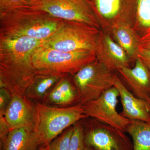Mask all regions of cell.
I'll use <instances>...</instances> for the list:
<instances>
[{
    "instance_id": "1",
    "label": "cell",
    "mask_w": 150,
    "mask_h": 150,
    "mask_svg": "<svg viewBox=\"0 0 150 150\" xmlns=\"http://www.w3.org/2000/svg\"><path fill=\"white\" fill-rule=\"evenodd\" d=\"M42 42L29 37L0 36V88L24 96L37 74L32 57Z\"/></svg>"
},
{
    "instance_id": "2",
    "label": "cell",
    "mask_w": 150,
    "mask_h": 150,
    "mask_svg": "<svg viewBox=\"0 0 150 150\" xmlns=\"http://www.w3.org/2000/svg\"><path fill=\"white\" fill-rule=\"evenodd\" d=\"M62 21L31 8L0 14V36L29 37L43 41L56 32Z\"/></svg>"
},
{
    "instance_id": "3",
    "label": "cell",
    "mask_w": 150,
    "mask_h": 150,
    "mask_svg": "<svg viewBox=\"0 0 150 150\" xmlns=\"http://www.w3.org/2000/svg\"><path fill=\"white\" fill-rule=\"evenodd\" d=\"M34 129L40 146L47 147L67 129L87 118L82 105L55 107L39 102L35 104Z\"/></svg>"
},
{
    "instance_id": "4",
    "label": "cell",
    "mask_w": 150,
    "mask_h": 150,
    "mask_svg": "<svg viewBox=\"0 0 150 150\" xmlns=\"http://www.w3.org/2000/svg\"><path fill=\"white\" fill-rule=\"evenodd\" d=\"M96 59L94 51L64 52L48 48L42 44L35 49L32 57L33 64L37 71L72 76Z\"/></svg>"
},
{
    "instance_id": "5",
    "label": "cell",
    "mask_w": 150,
    "mask_h": 150,
    "mask_svg": "<svg viewBox=\"0 0 150 150\" xmlns=\"http://www.w3.org/2000/svg\"><path fill=\"white\" fill-rule=\"evenodd\" d=\"M101 29L81 23L62 21L60 26L43 46L58 51H95Z\"/></svg>"
},
{
    "instance_id": "6",
    "label": "cell",
    "mask_w": 150,
    "mask_h": 150,
    "mask_svg": "<svg viewBox=\"0 0 150 150\" xmlns=\"http://www.w3.org/2000/svg\"><path fill=\"white\" fill-rule=\"evenodd\" d=\"M116 75L97 59L82 68L73 75V82L79 94L78 104L82 105L96 99L114 86Z\"/></svg>"
},
{
    "instance_id": "7",
    "label": "cell",
    "mask_w": 150,
    "mask_h": 150,
    "mask_svg": "<svg viewBox=\"0 0 150 150\" xmlns=\"http://www.w3.org/2000/svg\"><path fill=\"white\" fill-rule=\"evenodd\" d=\"M30 8L46 12L62 20L81 23L101 28L85 0H32Z\"/></svg>"
},
{
    "instance_id": "8",
    "label": "cell",
    "mask_w": 150,
    "mask_h": 150,
    "mask_svg": "<svg viewBox=\"0 0 150 150\" xmlns=\"http://www.w3.org/2000/svg\"><path fill=\"white\" fill-rule=\"evenodd\" d=\"M90 118L81 120L84 126L86 146L95 150H133V142L126 132Z\"/></svg>"
},
{
    "instance_id": "9",
    "label": "cell",
    "mask_w": 150,
    "mask_h": 150,
    "mask_svg": "<svg viewBox=\"0 0 150 150\" xmlns=\"http://www.w3.org/2000/svg\"><path fill=\"white\" fill-rule=\"evenodd\" d=\"M118 97V90L112 87L98 98L82 105L84 113L87 118H94L126 133L131 121L117 111Z\"/></svg>"
},
{
    "instance_id": "10",
    "label": "cell",
    "mask_w": 150,
    "mask_h": 150,
    "mask_svg": "<svg viewBox=\"0 0 150 150\" xmlns=\"http://www.w3.org/2000/svg\"><path fill=\"white\" fill-rule=\"evenodd\" d=\"M95 53L98 61L114 71L130 67L131 59L109 32L100 30Z\"/></svg>"
},
{
    "instance_id": "11",
    "label": "cell",
    "mask_w": 150,
    "mask_h": 150,
    "mask_svg": "<svg viewBox=\"0 0 150 150\" xmlns=\"http://www.w3.org/2000/svg\"><path fill=\"white\" fill-rule=\"evenodd\" d=\"M127 89L134 96L150 104V71L137 57L133 68L124 67L117 71Z\"/></svg>"
},
{
    "instance_id": "12",
    "label": "cell",
    "mask_w": 150,
    "mask_h": 150,
    "mask_svg": "<svg viewBox=\"0 0 150 150\" xmlns=\"http://www.w3.org/2000/svg\"><path fill=\"white\" fill-rule=\"evenodd\" d=\"M11 130L34 126L35 104L25 96L12 95L11 99L4 115Z\"/></svg>"
},
{
    "instance_id": "13",
    "label": "cell",
    "mask_w": 150,
    "mask_h": 150,
    "mask_svg": "<svg viewBox=\"0 0 150 150\" xmlns=\"http://www.w3.org/2000/svg\"><path fill=\"white\" fill-rule=\"evenodd\" d=\"M115 86L118 90L123 110L122 116L130 121L136 120L150 122V104L134 96L124 85L118 75Z\"/></svg>"
},
{
    "instance_id": "14",
    "label": "cell",
    "mask_w": 150,
    "mask_h": 150,
    "mask_svg": "<svg viewBox=\"0 0 150 150\" xmlns=\"http://www.w3.org/2000/svg\"><path fill=\"white\" fill-rule=\"evenodd\" d=\"M85 1L93 11L100 28L104 31L110 32L115 25L126 22L121 16L122 0Z\"/></svg>"
},
{
    "instance_id": "15",
    "label": "cell",
    "mask_w": 150,
    "mask_h": 150,
    "mask_svg": "<svg viewBox=\"0 0 150 150\" xmlns=\"http://www.w3.org/2000/svg\"><path fill=\"white\" fill-rule=\"evenodd\" d=\"M40 146L34 126L11 130L1 144V150H38Z\"/></svg>"
},
{
    "instance_id": "16",
    "label": "cell",
    "mask_w": 150,
    "mask_h": 150,
    "mask_svg": "<svg viewBox=\"0 0 150 150\" xmlns=\"http://www.w3.org/2000/svg\"><path fill=\"white\" fill-rule=\"evenodd\" d=\"M110 32L130 59L135 61L141 46V37L134 29L133 25L127 22H122L114 25Z\"/></svg>"
},
{
    "instance_id": "17",
    "label": "cell",
    "mask_w": 150,
    "mask_h": 150,
    "mask_svg": "<svg viewBox=\"0 0 150 150\" xmlns=\"http://www.w3.org/2000/svg\"><path fill=\"white\" fill-rule=\"evenodd\" d=\"M65 75L58 73L37 71V74L30 85L24 96L30 100L45 99L52 89Z\"/></svg>"
},
{
    "instance_id": "18",
    "label": "cell",
    "mask_w": 150,
    "mask_h": 150,
    "mask_svg": "<svg viewBox=\"0 0 150 150\" xmlns=\"http://www.w3.org/2000/svg\"><path fill=\"white\" fill-rule=\"evenodd\" d=\"M64 76L48 93L45 98L46 102L58 106L74 105L79 103V94L74 84Z\"/></svg>"
},
{
    "instance_id": "19",
    "label": "cell",
    "mask_w": 150,
    "mask_h": 150,
    "mask_svg": "<svg viewBox=\"0 0 150 150\" xmlns=\"http://www.w3.org/2000/svg\"><path fill=\"white\" fill-rule=\"evenodd\" d=\"M126 133L132 137L133 150H150V122L131 121Z\"/></svg>"
},
{
    "instance_id": "20",
    "label": "cell",
    "mask_w": 150,
    "mask_h": 150,
    "mask_svg": "<svg viewBox=\"0 0 150 150\" xmlns=\"http://www.w3.org/2000/svg\"><path fill=\"white\" fill-rule=\"evenodd\" d=\"M133 27L137 33L142 32L141 35L150 30V0L137 1L136 18Z\"/></svg>"
},
{
    "instance_id": "21",
    "label": "cell",
    "mask_w": 150,
    "mask_h": 150,
    "mask_svg": "<svg viewBox=\"0 0 150 150\" xmlns=\"http://www.w3.org/2000/svg\"><path fill=\"white\" fill-rule=\"evenodd\" d=\"M85 147L84 126L81 120L73 126L68 150H84Z\"/></svg>"
},
{
    "instance_id": "22",
    "label": "cell",
    "mask_w": 150,
    "mask_h": 150,
    "mask_svg": "<svg viewBox=\"0 0 150 150\" xmlns=\"http://www.w3.org/2000/svg\"><path fill=\"white\" fill-rule=\"evenodd\" d=\"M73 131V126L53 140L47 146L48 150H68Z\"/></svg>"
},
{
    "instance_id": "23",
    "label": "cell",
    "mask_w": 150,
    "mask_h": 150,
    "mask_svg": "<svg viewBox=\"0 0 150 150\" xmlns=\"http://www.w3.org/2000/svg\"><path fill=\"white\" fill-rule=\"evenodd\" d=\"M32 0H0V14L20 9L30 8Z\"/></svg>"
},
{
    "instance_id": "24",
    "label": "cell",
    "mask_w": 150,
    "mask_h": 150,
    "mask_svg": "<svg viewBox=\"0 0 150 150\" xmlns=\"http://www.w3.org/2000/svg\"><path fill=\"white\" fill-rule=\"evenodd\" d=\"M12 94L5 88H0V115H4L11 99Z\"/></svg>"
},
{
    "instance_id": "25",
    "label": "cell",
    "mask_w": 150,
    "mask_h": 150,
    "mask_svg": "<svg viewBox=\"0 0 150 150\" xmlns=\"http://www.w3.org/2000/svg\"><path fill=\"white\" fill-rule=\"evenodd\" d=\"M10 131V128L6 121L4 115H0V144L4 142Z\"/></svg>"
},
{
    "instance_id": "26",
    "label": "cell",
    "mask_w": 150,
    "mask_h": 150,
    "mask_svg": "<svg viewBox=\"0 0 150 150\" xmlns=\"http://www.w3.org/2000/svg\"><path fill=\"white\" fill-rule=\"evenodd\" d=\"M137 57L141 59L150 71V49L144 48L140 46Z\"/></svg>"
},
{
    "instance_id": "27",
    "label": "cell",
    "mask_w": 150,
    "mask_h": 150,
    "mask_svg": "<svg viewBox=\"0 0 150 150\" xmlns=\"http://www.w3.org/2000/svg\"><path fill=\"white\" fill-rule=\"evenodd\" d=\"M141 46L143 48L150 49V30L141 36Z\"/></svg>"
},
{
    "instance_id": "28",
    "label": "cell",
    "mask_w": 150,
    "mask_h": 150,
    "mask_svg": "<svg viewBox=\"0 0 150 150\" xmlns=\"http://www.w3.org/2000/svg\"><path fill=\"white\" fill-rule=\"evenodd\" d=\"M84 150H95L93 148L91 147L90 146H86Z\"/></svg>"
},
{
    "instance_id": "29",
    "label": "cell",
    "mask_w": 150,
    "mask_h": 150,
    "mask_svg": "<svg viewBox=\"0 0 150 150\" xmlns=\"http://www.w3.org/2000/svg\"><path fill=\"white\" fill-rule=\"evenodd\" d=\"M38 150H47V147L43 146H41L39 147Z\"/></svg>"
}]
</instances>
